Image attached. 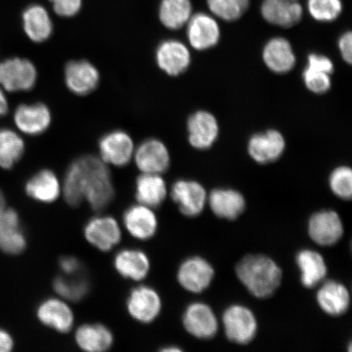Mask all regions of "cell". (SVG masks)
Listing matches in <instances>:
<instances>
[{
    "instance_id": "6da1fadb",
    "label": "cell",
    "mask_w": 352,
    "mask_h": 352,
    "mask_svg": "<svg viewBox=\"0 0 352 352\" xmlns=\"http://www.w3.org/2000/svg\"><path fill=\"white\" fill-rule=\"evenodd\" d=\"M63 191L65 201L73 208L85 200L95 211L107 208L114 197L107 164L94 155L77 158L66 170Z\"/></svg>"
},
{
    "instance_id": "7a4b0ae2",
    "label": "cell",
    "mask_w": 352,
    "mask_h": 352,
    "mask_svg": "<svg viewBox=\"0 0 352 352\" xmlns=\"http://www.w3.org/2000/svg\"><path fill=\"white\" fill-rule=\"evenodd\" d=\"M237 278L257 298L274 296L283 280V271L274 259L263 254L246 255L236 266Z\"/></svg>"
},
{
    "instance_id": "3957f363",
    "label": "cell",
    "mask_w": 352,
    "mask_h": 352,
    "mask_svg": "<svg viewBox=\"0 0 352 352\" xmlns=\"http://www.w3.org/2000/svg\"><path fill=\"white\" fill-rule=\"evenodd\" d=\"M222 321L228 340L236 344H249L256 336L257 319L253 311L245 306L233 305L227 307Z\"/></svg>"
},
{
    "instance_id": "277c9868",
    "label": "cell",
    "mask_w": 352,
    "mask_h": 352,
    "mask_svg": "<svg viewBox=\"0 0 352 352\" xmlns=\"http://www.w3.org/2000/svg\"><path fill=\"white\" fill-rule=\"evenodd\" d=\"M37 80V69L28 59H7L0 63V85L10 92L32 90Z\"/></svg>"
},
{
    "instance_id": "5b68a950",
    "label": "cell",
    "mask_w": 352,
    "mask_h": 352,
    "mask_svg": "<svg viewBox=\"0 0 352 352\" xmlns=\"http://www.w3.org/2000/svg\"><path fill=\"white\" fill-rule=\"evenodd\" d=\"M307 232L316 244L332 246L341 240L344 227L336 211L324 210L311 215L308 220Z\"/></svg>"
},
{
    "instance_id": "8992f818",
    "label": "cell",
    "mask_w": 352,
    "mask_h": 352,
    "mask_svg": "<svg viewBox=\"0 0 352 352\" xmlns=\"http://www.w3.org/2000/svg\"><path fill=\"white\" fill-rule=\"evenodd\" d=\"M214 270L204 258L192 256L184 261L177 271L178 283L187 292L200 294L209 288L214 280Z\"/></svg>"
},
{
    "instance_id": "52a82bcc",
    "label": "cell",
    "mask_w": 352,
    "mask_h": 352,
    "mask_svg": "<svg viewBox=\"0 0 352 352\" xmlns=\"http://www.w3.org/2000/svg\"><path fill=\"white\" fill-rule=\"evenodd\" d=\"M170 196L180 212L187 217H198L208 204L206 188L195 180H177L171 187Z\"/></svg>"
},
{
    "instance_id": "ba28073f",
    "label": "cell",
    "mask_w": 352,
    "mask_h": 352,
    "mask_svg": "<svg viewBox=\"0 0 352 352\" xmlns=\"http://www.w3.org/2000/svg\"><path fill=\"white\" fill-rule=\"evenodd\" d=\"M83 234L88 243L103 252L116 248L122 239L120 224L108 215H98L88 220Z\"/></svg>"
},
{
    "instance_id": "9c48e42d",
    "label": "cell",
    "mask_w": 352,
    "mask_h": 352,
    "mask_svg": "<svg viewBox=\"0 0 352 352\" xmlns=\"http://www.w3.org/2000/svg\"><path fill=\"white\" fill-rule=\"evenodd\" d=\"M162 307V298L156 289L140 285L131 290L126 300V309L132 318L149 324L157 318Z\"/></svg>"
},
{
    "instance_id": "30bf717a",
    "label": "cell",
    "mask_w": 352,
    "mask_h": 352,
    "mask_svg": "<svg viewBox=\"0 0 352 352\" xmlns=\"http://www.w3.org/2000/svg\"><path fill=\"white\" fill-rule=\"evenodd\" d=\"M183 324L186 331L199 340H211L217 336L219 321L212 308L204 302H193L183 314Z\"/></svg>"
},
{
    "instance_id": "8fae6325",
    "label": "cell",
    "mask_w": 352,
    "mask_h": 352,
    "mask_svg": "<svg viewBox=\"0 0 352 352\" xmlns=\"http://www.w3.org/2000/svg\"><path fill=\"white\" fill-rule=\"evenodd\" d=\"M100 160L105 164L122 167L129 164L135 148L131 136L122 131H114L100 140Z\"/></svg>"
},
{
    "instance_id": "7c38bea8",
    "label": "cell",
    "mask_w": 352,
    "mask_h": 352,
    "mask_svg": "<svg viewBox=\"0 0 352 352\" xmlns=\"http://www.w3.org/2000/svg\"><path fill=\"white\" fill-rule=\"evenodd\" d=\"M186 25L188 42L195 50L205 51L217 45L220 28L212 16L197 12L192 15Z\"/></svg>"
},
{
    "instance_id": "4fadbf2b",
    "label": "cell",
    "mask_w": 352,
    "mask_h": 352,
    "mask_svg": "<svg viewBox=\"0 0 352 352\" xmlns=\"http://www.w3.org/2000/svg\"><path fill=\"white\" fill-rule=\"evenodd\" d=\"M136 166L142 173L161 175L168 170L170 157L166 145L157 139H148L134 153Z\"/></svg>"
},
{
    "instance_id": "5bb4252c",
    "label": "cell",
    "mask_w": 352,
    "mask_h": 352,
    "mask_svg": "<svg viewBox=\"0 0 352 352\" xmlns=\"http://www.w3.org/2000/svg\"><path fill=\"white\" fill-rule=\"evenodd\" d=\"M285 149L283 134L276 130H268L264 133L255 134L250 139L248 153L254 162L268 164L278 160Z\"/></svg>"
},
{
    "instance_id": "9a60e30c",
    "label": "cell",
    "mask_w": 352,
    "mask_h": 352,
    "mask_svg": "<svg viewBox=\"0 0 352 352\" xmlns=\"http://www.w3.org/2000/svg\"><path fill=\"white\" fill-rule=\"evenodd\" d=\"M156 60L162 72L170 76H178L186 72L190 65L191 54L183 43L168 39L158 45Z\"/></svg>"
},
{
    "instance_id": "2e32d148",
    "label": "cell",
    "mask_w": 352,
    "mask_h": 352,
    "mask_svg": "<svg viewBox=\"0 0 352 352\" xmlns=\"http://www.w3.org/2000/svg\"><path fill=\"white\" fill-rule=\"evenodd\" d=\"M36 316L43 325L58 333H68L74 327V312L63 299L46 298L37 307Z\"/></svg>"
},
{
    "instance_id": "e0dca14e",
    "label": "cell",
    "mask_w": 352,
    "mask_h": 352,
    "mask_svg": "<svg viewBox=\"0 0 352 352\" xmlns=\"http://www.w3.org/2000/svg\"><path fill=\"white\" fill-rule=\"evenodd\" d=\"M65 81L73 94L85 96L98 87L100 74L98 69L89 61L72 60L65 65Z\"/></svg>"
},
{
    "instance_id": "ac0fdd59",
    "label": "cell",
    "mask_w": 352,
    "mask_h": 352,
    "mask_svg": "<svg viewBox=\"0 0 352 352\" xmlns=\"http://www.w3.org/2000/svg\"><path fill=\"white\" fill-rule=\"evenodd\" d=\"M188 142L193 148L205 151L218 138L219 124L212 113L200 110L189 117L188 123Z\"/></svg>"
},
{
    "instance_id": "d6986e66",
    "label": "cell",
    "mask_w": 352,
    "mask_h": 352,
    "mask_svg": "<svg viewBox=\"0 0 352 352\" xmlns=\"http://www.w3.org/2000/svg\"><path fill=\"white\" fill-rule=\"evenodd\" d=\"M28 240L22 228L19 213L14 209L6 208L0 217V250L8 255L23 253Z\"/></svg>"
},
{
    "instance_id": "ffe728a7",
    "label": "cell",
    "mask_w": 352,
    "mask_h": 352,
    "mask_svg": "<svg viewBox=\"0 0 352 352\" xmlns=\"http://www.w3.org/2000/svg\"><path fill=\"white\" fill-rule=\"evenodd\" d=\"M122 219L126 230L135 239L147 241L156 234L157 219L148 206L140 204L131 206L125 210Z\"/></svg>"
},
{
    "instance_id": "44dd1931",
    "label": "cell",
    "mask_w": 352,
    "mask_h": 352,
    "mask_svg": "<svg viewBox=\"0 0 352 352\" xmlns=\"http://www.w3.org/2000/svg\"><path fill=\"white\" fill-rule=\"evenodd\" d=\"M14 122L17 129L29 135H38L51 125L52 114L46 104H21L16 109Z\"/></svg>"
},
{
    "instance_id": "7402d4cb",
    "label": "cell",
    "mask_w": 352,
    "mask_h": 352,
    "mask_svg": "<svg viewBox=\"0 0 352 352\" xmlns=\"http://www.w3.org/2000/svg\"><path fill=\"white\" fill-rule=\"evenodd\" d=\"M261 15L271 25L289 28L302 20L303 8L298 1L263 0Z\"/></svg>"
},
{
    "instance_id": "603a6c76",
    "label": "cell",
    "mask_w": 352,
    "mask_h": 352,
    "mask_svg": "<svg viewBox=\"0 0 352 352\" xmlns=\"http://www.w3.org/2000/svg\"><path fill=\"white\" fill-rule=\"evenodd\" d=\"M316 302L324 314L331 316H340L349 309L350 292L344 285L330 280L320 286L316 293Z\"/></svg>"
},
{
    "instance_id": "cb8c5ba5",
    "label": "cell",
    "mask_w": 352,
    "mask_h": 352,
    "mask_svg": "<svg viewBox=\"0 0 352 352\" xmlns=\"http://www.w3.org/2000/svg\"><path fill=\"white\" fill-rule=\"evenodd\" d=\"M211 210L220 219L234 220L244 212L246 206L243 195L232 188H215L208 198Z\"/></svg>"
},
{
    "instance_id": "d4e9b609",
    "label": "cell",
    "mask_w": 352,
    "mask_h": 352,
    "mask_svg": "<svg viewBox=\"0 0 352 352\" xmlns=\"http://www.w3.org/2000/svg\"><path fill=\"white\" fill-rule=\"evenodd\" d=\"M263 60L272 72L280 74L292 72L296 63L292 44L281 37L272 38L266 43L263 50Z\"/></svg>"
},
{
    "instance_id": "484cf974",
    "label": "cell",
    "mask_w": 352,
    "mask_h": 352,
    "mask_svg": "<svg viewBox=\"0 0 352 352\" xmlns=\"http://www.w3.org/2000/svg\"><path fill=\"white\" fill-rule=\"evenodd\" d=\"M113 267L118 274L124 278L140 281L148 275L151 261L142 250L124 249L114 256Z\"/></svg>"
},
{
    "instance_id": "4316f807",
    "label": "cell",
    "mask_w": 352,
    "mask_h": 352,
    "mask_svg": "<svg viewBox=\"0 0 352 352\" xmlns=\"http://www.w3.org/2000/svg\"><path fill=\"white\" fill-rule=\"evenodd\" d=\"M25 190L26 195L34 201L43 204H52L58 199L61 187L54 171L43 169L28 179Z\"/></svg>"
},
{
    "instance_id": "83f0119b",
    "label": "cell",
    "mask_w": 352,
    "mask_h": 352,
    "mask_svg": "<svg viewBox=\"0 0 352 352\" xmlns=\"http://www.w3.org/2000/svg\"><path fill=\"white\" fill-rule=\"evenodd\" d=\"M296 263L300 271L301 283L311 289L322 283L328 272L324 258L316 250H302L296 255Z\"/></svg>"
},
{
    "instance_id": "f1b7e54d",
    "label": "cell",
    "mask_w": 352,
    "mask_h": 352,
    "mask_svg": "<svg viewBox=\"0 0 352 352\" xmlns=\"http://www.w3.org/2000/svg\"><path fill=\"white\" fill-rule=\"evenodd\" d=\"M79 349L88 352H103L113 346V334L107 327L100 323L85 324L76 332Z\"/></svg>"
},
{
    "instance_id": "f546056e",
    "label": "cell",
    "mask_w": 352,
    "mask_h": 352,
    "mask_svg": "<svg viewBox=\"0 0 352 352\" xmlns=\"http://www.w3.org/2000/svg\"><path fill=\"white\" fill-rule=\"evenodd\" d=\"M22 21L26 35L33 42L46 41L54 32V23L50 13L39 4L26 8L22 14Z\"/></svg>"
},
{
    "instance_id": "4dcf8cb0",
    "label": "cell",
    "mask_w": 352,
    "mask_h": 352,
    "mask_svg": "<svg viewBox=\"0 0 352 352\" xmlns=\"http://www.w3.org/2000/svg\"><path fill=\"white\" fill-rule=\"evenodd\" d=\"M167 196L165 180L161 175L142 173L135 182V198L140 204L160 208Z\"/></svg>"
},
{
    "instance_id": "1f68e13d",
    "label": "cell",
    "mask_w": 352,
    "mask_h": 352,
    "mask_svg": "<svg viewBox=\"0 0 352 352\" xmlns=\"http://www.w3.org/2000/svg\"><path fill=\"white\" fill-rule=\"evenodd\" d=\"M192 15L191 0H162L158 16L169 30H179L188 23Z\"/></svg>"
},
{
    "instance_id": "d6a6232c",
    "label": "cell",
    "mask_w": 352,
    "mask_h": 352,
    "mask_svg": "<svg viewBox=\"0 0 352 352\" xmlns=\"http://www.w3.org/2000/svg\"><path fill=\"white\" fill-rule=\"evenodd\" d=\"M25 151V144L16 132L0 130V167L10 170L19 162Z\"/></svg>"
},
{
    "instance_id": "836d02e7",
    "label": "cell",
    "mask_w": 352,
    "mask_h": 352,
    "mask_svg": "<svg viewBox=\"0 0 352 352\" xmlns=\"http://www.w3.org/2000/svg\"><path fill=\"white\" fill-rule=\"evenodd\" d=\"M54 289L65 300L78 302L89 292L90 285L82 274L72 276L63 274L55 278Z\"/></svg>"
},
{
    "instance_id": "e575fe53",
    "label": "cell",
    "mask_w": 352,
    "mask_h": 352,
    "mask_svg": "<svg viewBox=\"0 0 352 352\" xmlns=\"http://www.w3.org/2000/svg\"><path fill=\"white\" fill-rule=\"evenodd\" d=\"M211 12L218 19L235 21L241 19L250 7V0H206Z\"/></svg>"
},
{
    "instance_id": "d590c367",
    "label": "cell",
    "mask_w": 352,
    "mask_h": 352,
    "mask_svg": "<svg viewBox=\"0 0 352 352\" xmlns=\"http://www.w3.org/2000/svg\"><path fill=\"white\" fill-rule=\"evenodd\" d=\"M307 10L312 19L320 22H332L342 12V0H307Z\"/></svg>"
},
{
    "instance_id": "8d00e7d4",
    "label": "cell",
    "mask_w": 352,
    "mask_h": 352,
    "mask_svg": "<svg viewBox=\"0 0 352 352\" xmlns=\"http://www.w3.org/2000/svg\"><path fill=\"white\" fill-rule=\"evenodd\" d=\"M329 184L333 195L342 200H351L352 197V170L349 166H342L332 171Z\"/></svg>"
},
{
    "instance_id": "74e56055",
    "label": "cell",
    "mask_w": 352,
    "mask_h": 352,
    "mask_svg": "<svg viewBox=\"0 0 352 352\" xmlns=\"http://www.w3.org/2000/svg\"><path fill=\"white\" fill-rule=\"evenodd\" d=\"M331 74L307 65L302 73L303 81L308 90L316 94H324L331 87Z\"/></svg>"
},
{
    "instance_id": "f35d334b",
    "label": "cell",
    "mask_w": 352,
    "mask_h": 352,
    "mask_svg": "<svg viewBox=\"0 0 352 352\" xmlns=\"http://www.w3.org/2000/svg\"><path fill=\"white\" fill-rule=\"evenodd\" d=\"M56 14L63 17H72L80 11L82 0H50Z\"/></svg>"
},
{
    "instance_id": "ab89813d",
    "label": "cell",
    "mask_w": 352,
    "mask_h": 352,
    "mask_svg": "<svg viewBox=\"0 0 352 352\" xmlns=\"http://www.w3.org/2000/svg\"><path fill=\"white\" fill-rule=\"evenodd\" d=\"M59 267L64 275L72 276L82 274V264L73 256H65L60 259Z\"/></svg>"
},
{
    "instance_id": "60d3db41",
    "label": "cell",
    "mask_w": 352,
    "mask_h": 352,
    "mask_svg": "<svg viewBox=\"0 0 352 352\" xmlns=\"http://www.w3.org/2000/svg\"><path fill=\"white\" fill-rule=\"evenodd\" d=\"M307 65L312 67L324 70V72L332 74L334 70V66L332 60L327 56L318 54H310L307 58Z\"/></svg>"
},
{
    "instance_id": "b9f144b4",
    "label": "cell",
    "mask_w": 352,
    "mask_h": 352,
    "mask_svg": "<svg viewBox=\"0 0 352 352\" xmlns=\"http://www.w3.org/2000/svg\"><path fill=\"white\" fill-rule=\"evenodd\" d=\"M338 47H340L342 59L351 65L352 61V34L351 32L342 34L338 41Z\"/></svg>"
},
{
    "instance_id": "7bdbcfd3",
    "label": "cell",
    "mask_w": 352,
    "mask_h": 352,
    "mask_svg": "<svg viewBox=\"0 0 352 352\" xmlns=\"http://www.w3.org/2000/svg\"><path fill=\"white\" fill-rule=\"evenodd\" d=\"M14 349V340L7 330L0 328V352H10Z\"/></svg>"
},
{
    "instance_id": "ee69618b",
    "label": "cell",
    "mask_w": 352,
    "mask_h": 352,
    "mask_svg": "<svg viewBox=\"0 0 352 352\" xmlns=\"http://www.w3.org/2000/svg\"><path fill=\"white\" fill-rule=\"evenodd\" d=\"M8 104L6 95H4L3 91L0 89V117L6 116L8 113Z\"/></svg>"
},
{
    "instance_id": "f6af8a7d",
    "label": "cell",
    "mask_w": 352,
    "mask_h": 352,
    "mask_svg": "<svg viewBox=\"0 0 352 352\" xmlns=\"http://www.w3.org/2000/svg\"><path fill=\"white\" fill-rule=\"evenodd\" d=\"M7 208L6 199L4 197L3 192L0 189V217H1L3 211Z\"/></svg>"
},
{
    "instance_id": "bcb514c9",
    "label": "cell",
    "mask_w": 352,
    "mask_h": 352,
    "mask_svg": "<svg viewBox=\"0 0 352 352\" xmlns=\"http://www.w3.org/2000/svg\"><path fill=\"white\" fill-rule=\"evenodd\" d=\"M182 350L175 346H167L166 349H162V351H182Z\"/></svg>"
},
{
    "instance_id": "7dc6e473",
    "label": "cell",
    "mask_w": 352,
    "mask_h": 352,
    "mask_svg": "<svg viewBox=\"0 0 352 352\" xmlns=\"http://www.w3.org/2000/svg\"><path fill=\"white\" fill-rule=\"evenodd\" d=\"M289 1H298V0H289Z\"/></svg>"
}]
</instances>
